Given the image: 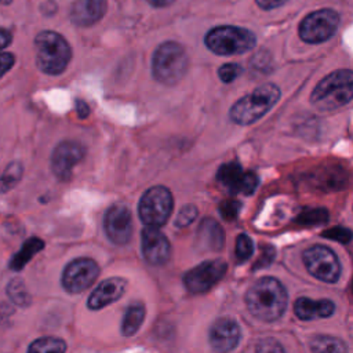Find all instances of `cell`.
Returning a JSON list of instances; mask_svg holds the SVG:
<instances>
[{
    "label": "cell",
    "mask_w": 353,
    "mask_h": 353,
    "mask_svg": "<svg viewBox=\"0 0 353 353\" xmlns=\"http://www.w3.org/2000/svg\"><path fill=\"white\" fill-rule=\"evenodd\" d=\"M288 295L284 285L274 277L256 280L245 294L250 313L262 321H274L284 313Z\"/></svg>",
    "instance_id": "obj_1"
},
{
    "label": "cell",
    "mask_w": 353,
    "mask_h": 353,
    "mask_svg": "<svg viewBox=\"0 0 353 353\" xmlns=\"http://www.w3.org/2000/svg\"><path fill=\"white\" fill-rule=\"evenodd\" d=\"M353 73L350 69H338L317 83L310 95L312 105L319 110H335L352 101Z\"/></svg>",
    "instance_id": "obj_2"
},
{
    "label": "cell",
    "mask_w": 353,
    "mask_h": 353,
    "mask_svg": "<svg viewBox=\"0 0 353 353\" xmlns=\"http://www.w3.org/2000/svg\"><path fill=\"white\" fill-rule=\"evenodd\" d=\"M280 94V88L274 83H265L234 102L229 110V117L239 125L252 124L277 103Z\"/></svg>",
    "instance_id": "obj_3"
},
{
    "label": "cell",
    "mask_w": 353,
    "mask_h": 353,
    "mask_svg": "<svg viewBox=\"0 0 353 353\" xmlns=\"http://www.w3.org/2000/svg\"><path fill=\"white\" fill-rule=\"evenodd\" d=\"M36 63L47 74H61L70 62L72 48L69 43L57 32L43 30L34 39Z\"/></svg>",
    "instance_id": "obj_4"
},
{
    "label": "cell",
    "mask_w": 353,
    "mask_h": 353,
    "mask_svg": "<svg viewBox=\"0 0 353 353\" xmlns=\"http://www.w3.org/2000/svg\"><path fill=\"white\" fill-rule=\"evenodd\" d=\"M188 70V54L176 41L161 43L152 58L153 77L165 85L176 84Z\"/></svg>",
    "instance_id": "obj_5"
},
{
    "label": "cell",
    "mask_w": 353,
    "mask_h": 353,
    "mask_svg": "<svg viewBox=\"0 0 353 353\" xmlns=\"http://www.w3.org/2000/svg\"><path fill=\"white\" fill-rule=\"evenodd\" d=\"M204 43L210 51L216 55H237L252 50L256 44V36L245 28L222 25L211 29Z\"/></svg>",
    "instance_id": "obj_6"
},
{
    "label": "cell",
    "mask_w": 353,
    "mask_h": 353,
    "mask_svg": "<svg viewBox=\"0 0 353 353\" xmlns=\"http://www.w3.org/2000/svg\"><path fill=\"white\" fill-rule=\"evenodd\" d=\"M174 208V199L165 186H152L141 197L138 214L146 226H163Z\"/></svg>",
    "instance_id": "obj_7"
},
{
    "label": "cell",
    "mask_w": 353,
    "mask_h": 353,
    "mask_svg": "<svg viewBox=\"0 0 353 353\" xmlns=\"http://www.w3.org/2000/svg\"><path fill=\"white\" fill-rule=\"evenodd\" d=\"M339 14L331 8L310 12L299 25V37L309 44H319L328 40L339 26Z\"/></svg>",
    "instance_id": "obj_8"
},
{
    "label": "cell",
    "mask_w": 353,
    "mask_h": 353,
    "mask_svg": "<svg viewBox=\"0 0 353 353\" xmlns=\"http://www.w3.org/2000/svg\"><path fill=\"white\" fill-rule=\"evenodd\" d=\"M303 263L307 272L325 283H335L341 276V265L332 250L325 245H313L303 255Z\"/></svg>",
    "instance_id": "obj_9"
},
{
    "label": "cell",
    "mask_w": 353,
    "mask_h": 353,
    "mask_svg": "<svg viewBox=\"0 0 353 353\" xmlns=\"http://www.w3.org/2000/svg\"><path fill=\"white\" fill-rule=\"evenodd\" d=\"M226 270L228 265L222 259L205 261L183 276V284L192 294H204L225 276Z\"/></svg>",
    "instance_id": "obj_10"
},
{
    "label": "cell",
    "mask_w": 353,
    "mask_h": 353,
    "mask_svg": "<svg viewBox=\"0 0 353 353\" xmlns=\"http://www.w3.org/2000/svg\"><path fill=\"white\" fill-rule=\"evenodd\" d=\"M99 266L91 258H77L69 262L62 273V285L70 294L87 290L98 277Z\"/></svg>",
    "instance_id": "obj_11"
},
{
    "label": "cell",
    "mask_w": 353,
    "mask_h": 353,
    "mask_svg": "<svg viewBox=\"0 0 353 353\" xmlns=\"http://www.w3.org/2000/svg\"><path fill=\"white\" fill-rule=\"evenodd\" d=\"M103 228L108 239L117 244H125L132 234L131 211L124 204H113L105 214Z\"/></svg>",
    "instance_id": "obj_12"
},
{
    "label": "cell",
    "mask_w": 353,
    "mask_h": 353,
    "mask_svg": "<svg viewBox=\"0 0 353 353\" xmlns=\"http://www.w3.org/2000/svg\"><path fill=\"white\" fill-rule=\"evenodd\" d=\"M216 179L232 193L251 194L258 186V176L251 171H244L237 163H226L219 167Z\"/></svg>",
    "instance_id": "obj_13"
},
{
    "label": "cell",
    "mask_w": 353,
    "mask_h": 353,
    "mask_svg": "<svg viewBox=\"0 0 353 353\" xmlns=\"http://www.w3.org/2000/svg\"><path fill=\"white\" fill-rule=\"evenodd\" d=\"M84 148L76 141H63L52 152L51 168L54 174L62 179L68 181L72 175L73 167L84 157Z\"/></svg>",
    "instance_id": "obj_14"
},
{
    "label": "cell",
    "mask_w": 353,
    "mask_h": 353,
    "mask_svg": "<svg viewBox=\"0 0 353 353\" xmlns=\"http://www.w3.org/2000/svg\"><path fill=\"white\" fill-rule=\"evenodd\" d=\"M141 244L145 259L152 265H163L170 258V241L159 228L145 226L141 233Z\"/></svg>",
    "instance_id": "obj_15"
},
{
    "label": "cell",
    "mask_w": 353,
    "mask_h": 353,
    "mask_svg": "<svg viewBox=\"0 0 353 353\" xmlns=\"http://www.w3.org/2000/svg\"><path fill=\"white\" fill-rule=\"evenodd\" d=\"M208 341L216 353H228L240 342V328L237 323L229 317L218 319L210 328Z\"/></svg>",
    "instance_id": "obj_16"
},
{
    "label": "cell",
    "mask_w": 353,
    "mask_h": 353,
    "mask_svg": "<svg viewBox=\"0 0 353 353\" xmlns=\"http://www.w3.org/2000/svg\"><path fill=\"white\" fill-rule=\"evenodd\" d=\"M125 280L121 277H110L103 280L90 295L87 301V306L91 310H99L114 301H117L124 290H125Z\"/></svg>",
    "instance_id": "obj_17"
},
{
    "label": "cell",
    "mask_w": 353,
    "mask_h": 353,
    "mask_svg": "<svg viewBox=\"0 0 353 353\" xmlns=\"http://www.w3.org/2000/svg\"><path fill=\"white\" fill-rule=\"evenodd\" d=\"M108 0H76L70 8V19L77 26H91L102 19Z\"/></svg>",
    "instance_id": "obj_18"
},
{
    "label": "cell",
    "mask_w": 353,
    "mask_h": 353,
    "mask_svg": "<svg viewBox=\"0 0 353 353\" xmlns=\"http://www.w3.org/2000/svg\"><path fill=\"white\" fill-rule=\"evenodd\" d=\"M335 310V305L330 299H310L301 296L295 301L294 312L295 316L301 320H316L327 319Z\"/></svg>",
    "instance_id": "obj_19"
},
{
    "label": "cell",
    "mask_w": 353,
    "mask_h": 353,
    "mask_svg": "<svg viewBox=\"0 0 353 353\" xmlns=\"http://www.w3.org/2000/svg\"><path fill=\"white\" fill-rule=\"evenodd\" d=\"M197 237L199 241L210 250H219L223 245L225 234L222 228L215 219L205 218L200 223V228L197 230Z\"/></svg>",
    "instance_id": "obj_20"
},
{
    "label": "cell",
    "mask_w": 353,
    "mask_h": 353,
    "mask_svg": "<svg viewBox=\"0 0 353 353\" xmlns=\"http://www.w3.org/2000/svg\"><path fill=\"white\" fill-rule=\"evenodd\" d=\"M309 347L313 353H347L346 343L331 335H316L310 339Z\"/></svg>",
    "instance_id": "obj_21"
},
{
    "label": "cell",
    "mask_w": 353,
    "mask_h": 353,
    "mask_svg": "<svg viewBox=\"0 0 353 353\" xmlns=\"http://www.w3.org/2000/svg\"><path fill=\"white\" fill-rule=\"evenodd\" d=\"M143 319H145V306L142 303H134L128 306L121 321L123 335L124 336L134 335L139 330Z\"/></svg>",
    "instance_id": "obj_22"
},
{
    "label": "cell",
    "mask_w": 353,
    "mask_h": 353,
    "mask_svg": "<svg viewBox=\"0 0 353 353\" xmlns=\"http://www.w3.org/2000/svg\"><path fill=\"white\" fill-rule=\"evenodd\" d=\"M44 247V243L37 239V237H32L29 240H26L22 245V248L19 250L18 254L14 255L10 266L12 270H21L30 259L34 254H37L41 248Z\"/></svg>",
    "instance_id": "obj_23"
},
{
    "label": "cell",
    "mask_w": 353,
    "mask_h": 353,
    "mask_svg": "<svg viewBox=\"0 0 353 353\" xmlns=\"http://www.w3.org/2000/svg\"><path fill=\"white\" fill-rule=\"evenodd\" d=\"M66 343L54 336H43L33 341L28 349V353H65Z\"/></svg>",
    "instance_id": "obj_24"
},
{
    "label": "cell",
    "mask_w": 353,
    "mask_h": 353,
    "mask_svg": "<svg viewBox=\"0 0 353 353\" xmlns=\"http://www.w3.org/2000/svg\"><path fill=\"white\" fill-rule=\"evenodd\" d=\"M22 167L19 163H11L7 170L0 176V192H7L11 189L21 178Z\"/></svg>",
    "instance_id": "obj_25"
},
{
    "label": "cell",
    "mask_w": 353,
    "mask_h": 353,
    "mask_svg": "<svg viewBox=\"0 0 353 353\" xmlns=\"http://www.w3.org/2000/svg\"><path fill=\"white\" fill-rule=\"evenodd\" d=\"M7 292H8V296L17 303V305H21V306H25L28 305L29 302V295L25 290V285L21 280H12L8 287H7Z\"/></svg>",
    "instance_id": "obj_26"
},
{
    "label": "cell",
    "mask_w": 353,
    "mask_h": 353,
    "mask_svg": "<svg viewBox=\"0 0 353 353\" xmlns=\"http://www.w3.org/2000/svg\"><path fill=\"white\" fill-rule=\"evenodd\" d=\"M254 252V243L251 237L245 233H241L237 236L236 240V258L241 261H247Z\"/></svg>",
    "instance_id": "obj_27"
},
{
    "label": "cell",
    "mask_w": 353,
    "mask_h": 353,
    "mask_svg": "<svg viewBox=\"0 0 353 353\" xmlns=\"http://www.w3.org/2000/svg\"><path fill=\"white\" fill-rule=\"evenodd\" d=\"M243 72V68L239 63H223L218 69V76L223 83L234 81Z\"/></svg>",
    "instance_id": "obj_28"
},
{
    "label": "cell",
    "mask_w": 353,
    "mask_h": 353,
    "mask_svg": "<svg viewBox=\"0 0 353 353\" xmlns=\"http://www.w3.org/2000/svg\"><path fill=\"white\" fill-rule=\"evenodd\" d=\"M196 216H197L196 205L186 204L179 210V212L176 215V219H175V225L179 226V228H185V226L190 225L196 219Z\"/></svg>",
    "instance_id": "obj_29"
},
{
    "label": "cell",
    "mask_w": 353,
    "mask_h": 353,
    "mask_svg": "<svg viewBox=\"0 0 353 353\" xmlns=\"http://www.w3.org/2000/svg\"><path fill=\"white\" fill-rule=\"evenodd\" d=\"M328 218V214L323 208H316V210H309L305 214L299 216V222L303 225H317L325 222Z\"/></svg>",
    "instance_id": "obj_30"
},
{
    "label": "cell",
    "mask_w": 353,
    "mask_h": 353,
    "mask_svg": "<svg viewBox=\"0 0 353 353\" xmlns=\"http://www.w3.org/2000/svg\"><path fill=\"white\" fill-rule=\"evenodd\" d=\"M255 353H285L281 343L273 338H265L258 342Z\"/></svg>",
    "instance_id": "obj_31"
},
{
    "label": "cell",
    "mask_w": 353,
    "mask_h": 353,
    "mask_svg": "<svg viewBox=\"0 0 353 353\" xmlns=\"http://www.w3.org/2000/svg\"><path fill=\"white\" fill-rule=\"evenodd\" d=\"M323 236L327 237V239H332V240H336L339 243H347L352 237V232L346 228H342V226H336V228H332V229H327L323 232Z\"/></svg>",
    "instance_id": "obj_32"
},
{
    "label": "cell",
    "mask_w": 353,
    "mask_h": 353,
    "mask_svg": "<svg viewBox=\"0 0 353 353\" xmlns=\"http://www.w3.org/2000/svg\"><path fill=\"white\" fill-rule=\"evenodd\" d=\"M240 211V203L236 200H226L219 205V212L226 219H233Z\"/></svg>",
    "instance_id": "obj_33"
},
{
    "label": "cell",
    "mask_w": 353,
    "mask_h": 353,
    "mask_svg": "<svg viewBox=\"0 0 353 353\" xmlns=\"http://www.w3.org/2000/svg\"><path fill=\"white\" fill-rule=\"evenodd\" d=\"M15 57L10 52H0V77L6 74L14 65Z\"/></svg>",
    "instance_id": "obj_34"
},
{
    "label": "cell",
    "mask_w": 353,
    "mask_h": 353,
    "mask_svg": "<svg viewBox=\"0 0 353 353\" xmlns=\"http://www.w3.org/2000/svg\"><path fill=\"white\" fill-rule=\"evenodd\" d=\"M256 4L262 8V10H273V8H277L280 6H283L284 3H287V0H255Z\"/></svg>",
    "instance_id": "obj_35"
},
{
    "label": "cell",
    "mask_w": 353,
    "mask_h": 353,
    "mask_svg": "<svg viewBox=\"0 0 353 353\" xmlns=\"http://www.w3.org/2000/svg\"><path fill=\"white\" fill-rule=\"evenodd\" d=\"M76 112H77V114H79L80 119H84V117L88 116L90 108H88V105H87L84 101L77 99V101H76Z\"/></svg>",
    "instance_id": "obj_36"
},
{
    "label": "cell",
    "mask_w": 353,
    "mask_h": 353,
    "mask_svg": "<svg viewBox=\"0 0 353 353\" xmlns=\"http://www.w3.org/2000/svg\"><path fill=\"white\" fill-rule=\"evenodd\" d=\"M11 40H12V34L8 30L0 28V50L7 47L11 43Z\"/></svg>",
    "instance_id": "obj_37"
},
{
    "label": "cell",
    "mask_w": 353,
    "mask_h": 353,
    "mask_svg": "<svg viewBox=\"0 0 353 353\" xmlns=\"http://www.w3.org/2000/svg\"><path fill=\"white\" fill-rule=\"evenodd\" d=\"M149 4H152L153 7H167L170 4H172L175 0H146Z\"/></svg>",
    "instance_id": "obj_38"
},
{
    "label": "cell",
    "mask_w": 353,
    "mask_h": 353,
    "mask_svg": "<svg viewBox=\"0 0 353 353\" xmlns=\"http://www.w3.org/2000/svg\"><path fill=\"white\" fill-rule=\"evenodd\" d=\"M12 0H0V4H10Z\"/></svg>",
    "instance_id": "obj_39"
}]
</instances>
